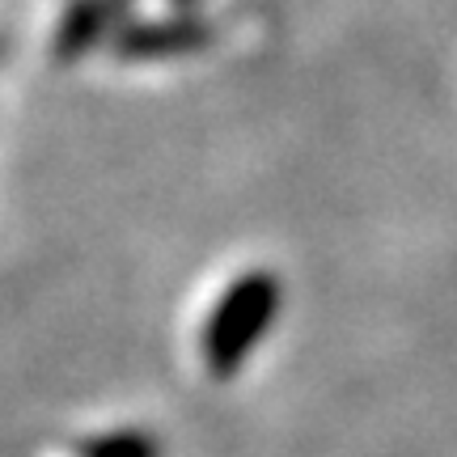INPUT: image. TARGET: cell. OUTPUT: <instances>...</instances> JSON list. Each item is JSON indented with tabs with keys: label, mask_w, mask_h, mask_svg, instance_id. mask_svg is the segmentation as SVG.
<instances>
[{
	"label": "cell",
	"mask_w": 457,
	"mask_h": 457,
	"mask_svg": "<svg viewBox=\"0 0 457 457\" xmlns=\"http://www.w3.org/2000/svg\"><path fill=\"white\" fill-rule=\"evenodd\" d=\"M123 4H128V0H123Z\"/></svg>",
	"instance_id": "cell-5"
},
{
	"label": "cell",
	"mask_w": 457,
	"mask_h": 457,
	"mask_svg": "<svg viewBox=\"0 0 457 457\" xmlns=\"http://www.w3.org/2000/svg\"><path fill=\"white\" fill-rule=\"evenodd\" d=\"M279 310V279L271 271H245L242 279H233L220 296V305L212 310L208 327H204V360L212 364V373L225 377L228 369H237L245 352L259 343L267 322Z\"/></svg>",
	"instance_id": "cell-1"
},
{
	"label": "cell",
	"mask_w": 457,
	"mask_h": 457,
	"mask_svg": "<svg viewBox=\"0 0 457 457\" xmlns=\"http://www.w3.org/2000/svg\"><path fill=\"white\" fill-rule=\"evenodd\" d=\"M123 9V0H72L55 26V60H81L102 38H111Z\"/></svg>",
	"instance_id": "cell-3"
},
{
	"label": "cell",
	"mask_w": 457,
	"mask_h": 457,
	"mask_svg": "<svg viewBox=\"0 0 457 457\" xmlns=\"http://www.w3.org/2000/svg\"><path fill=\"white\" fill-rule=\"evenodd\" d=\"M216 38V26L208 17L195 13H174V17H153V21H136L111 34V51L119 60H174V55H191L204 51Z\"/></svg>",
	"instance_id": "cell-2"
},
{
	"label": "cell",
	"mask_w": 457,
	"mask_h": 457,
	"mask_svg": "<svg viewBox=\"0 0 457 457\" xmlns=\"http://www.w3.org/2000/svg\"><path fill=\"white\" fill-rule=\"evenodd\" d=\"M179 4H195V0H179Z\"/></svg>",
	"instance_id": "cell-4"
}]
</instances>
